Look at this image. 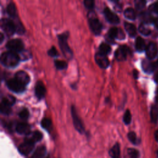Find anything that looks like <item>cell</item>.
Instances as JSON below:
<instances>
[{
    "label": "cell",
    "instance_id": "obj_1",
    "mask_svg": "<svg viewBox=\"0 0 158 158\" xmlns=\"http://www.w3.org/2000/svg\"><path fill=\"white\" fill-rule=\"evenodd\" d=\"M69 36V31H64L60 34L57 35V39L62 54L67 59H71L73 57V52L68 44L67 39Z\"/></svg>",
    "mask_w": 158,
    "mask_h": 158
},
{
    "label": "cell",
    "instance_id": "obj_2",
    "mask_svg": "<svg viewBox=\"0 0 158 158\" xmlns=\"http://www.w3.org/2000/svg\"><path fill=\"white\" fill-rule=\"evenodd\" d=\"M19 56L11 51H6L2 53L1 56V64L7 68L15 67L20 61Z\"/></svg>",
    "mask_w": 158,
    "mask_h": 158
},
{
    "label": "cell",
    "instance_id": "obj_3",
    "mask_svg": "<svg viewBox=\"0 0 158 158\" xmlns=\"http://www.w3.org/2000/svg\"><path fill=\"white\" fill-rule=\"evenodd\" d=\"M88 22L89 28L93 33L96 35H99L102 31V25L93 10L88 13Z\"/></svg>",
    "mask_w": 158,
    "mask_h": 158
},
{
    "label": "cell",
    "instance_id": "obj_4",
    "mask_svg": "<svg viewBox=\"0 0 158 158\" xmlns=\"http://www.w3.org/2000/svg\"><path fill=\"white\" fill-rule=\"evenodd\" d=\"M1 27L4 32L8 36H12L17 31L15 22L9 19H2L1 20Z\"/></svg>",
    "mask_w": 158,
    "mask_h": 158
},
{
    "label": "cell",
    "instance_id": "obj_5",
    "mask_svg": "<svg viewBox=\"0 0 158 158\" xmlns=\"http://www.w3.org/2000/svg\"><path fill=\"white\" fill-rule=\"evenodd\" d=\"M6 48L9 51H11L15 53L21 52L24 48V44L23 41L19 38L12 39L7 41L6 43Z\"/></svg>",
    "mask_w": 158,
    "mask_h": 158
},
{
    "label": "cell",
    "instance_id": "obj_6",
    "mask_svg": "<svg viewBox=\"0 0 158 158\" xmlns=\"http://www.w3.org/2000/svg\"><path fill=\"white\" fill-rule=\"evenodd\" d=\"M6 86L9 90L16 93H20L25 90V86L17 80L15 78H10L7 80Z\"/></svg>",
    "mask_w": 158,
    "mask_h": 158
},
{
    "label": "cell",
    "instance_id": "obj_7",
    "mask_svg": "<svg viewBox=\"0 0 158 158\" xmlns=\"http://www.w3.org/2000/svg\"><path fill=\"white\" fill-rule=\"evenodd\" d=\"M70 110H71V115H72V120H73V123L75 128L80 133H81V134L85 132V128H84V127L83 125L81 119L80 118L78 115L77 114V110L75 109V107L73 105H72L71 106Z\"/></svg>",
    "mask_w": 158,
    "mask_h": 158
},
{
    "label": "cell",
    "instance_id": "obj_8",
    "mask_svg": "<svg viewBox=\"0 0 158 158\" xmlns=\"http://www.w3.org/2000/svg\"><path fill=\"white\" fill-rule=\"evenodd\" d=\"M103 13L106 20L112 24H118L120 22V19L117 15L112 12L109 7H106L104 9Z\"/></svg>",
    "mask_w": 158,
    "mask_h": 158
},
{
    "label": "cell",
    "instance_id": "obj_9",
    "mask_svg": "<svg viewBox=\"0 0 158 158\" xmlns=\"http://www.w3.org/2000/svg\"><path fill=\"white\" fill-rule=\"evenodd\" d=\"M128 52L129 48L127 46H120L115 50L114 52L115 57L118 61H123L127 59Z\"/></svg>",
    "mask_w": 158,
    "mask_h": 158
},
{
    "label": "cell",
    "instance_id": "obj_10",
    "mask_svg": "<svg viewBox=\"0 0 158 158\" xmlns=\"http://www.w3.org/2000/svg\"><path fill=\"white\" fill-rule=\"evenodd\" d=\"M94 59L96 64L101 69H106L109 65V61L106 55L102 54L98 52L96 53Z\"/></svg>",
    "mask_w": 158,
    "mask_h": 158
},
{
    "label": "cell",
    "instance_id": "obj_11",
    "mask_svg": "<svg viewBox=\"0 0 158 158\" xmlns=\"http://www.w3.org/2000/svg\"><path fill=\"white\" fill-rule=\"evenodd\" d=\"M35 144L29 141H24L19 146V151L23 155L27 156L34 149Z\"/></svg>",
    "mask_w": 158,
    "mask_h": 158
},
{
    "label": "cell",
    "instance_id": "obj_12",
    "mask_svg": "<svg viewBox=\"0 0 158 158\" xmlns=\"http://www.w3.org/2000/svg\"><path fill=\"white\" fill-rule=\"evenodd\" d=\"M35 94L39 100L44 97L46 94V88L43 81L39 80L36 83L35 86Z\"/></svg>",
    "mask_w": 158,
    "mask_h": 158
},
{
    "label": "cell",
    "instance_id": "obj_13",
    "mask_svg": "<svg viewBox=\"0 0 158 158\" xmlns=\"http://www.w3.org/2000/svg\"><path fill=\"white\" fill-rule=\"evenodd\" d=\"M15 131L20 135H28L31 133L30 131V126L25 122L18 123L15 125Z\"/></svg>",
    "mask_w": 158,
    "mask_h": 158
},
{
    "label": "cell",
    "instance_id": "obj_14",
    "mask_svg": "<svg viewBox=\"0 0 158 158\" xmlns=\"http://www.w3.org/2000/svg\"><path fill=\"white\" fill-rule=\"evenodd\" d=\"M146 53L147 57L149 59H152L156 57L157 54V47L156 43L151 42L146 46Z\"/></svg>",
    "mask_w": 158,
    "mask_h": 158
},
{
    "label": "cell",
    "instance_id": "obj_15",
    "mask_svg": "<svg viewBox=\"0 0 158 158\" xmlns=\"http://www.w3.org/2000/svg\"><path fill=\"white\" fill-rule=\"evenodd\" d=\"M43 138V134L39 131H35L31 132L30 134L26 136L25 138V141L31 142L32 143H35L41 141Z\"/></svg>",
    "mask_w": 158,
    "mask_h": 158
},
{
    "label": "cell",
    "instance_id": "obj_16",
    "mask_svg": "<svg viewBox=\"0 0 158 158\" xmlns=\"http://www.w3.org/2000/svg\"><path fill=\"white\" fill-rule=\"evenodd\" d=\"M14 78H15L25 86L27 85L30 82V77L27 74V73L23 70L17 72L15 74Z\"/></svg>",
    "mask_w": 158,
    "mask_h": 158
},
{
    "label": "cell",
    "instance_id": "obj_17",
    "mask_svg": "<svg viewBox=\"0 0 158 158\" xmlns=\"http://www.w3.org/2000/svg\"><path fill=\"white\" fill-rule=\"evenodd\" d=\"M11 104L7 100L6 97L2 99L0 104L1 113L4 115H9L11 112Z\"/></svg>",
    "mask_w": 158,
    "mask_h": 158
},
{
    "label": "cell",
    "instance_id": "obj_18",
    "mask_svg": "<svg viewBox=\"0 0 158 158\" xmlns=\"http://www.w3.org/2000/svg\"><path fill=\"white\" fill-rule=\"evenodd\" d=\"M118 28L114 27H111L107 33L106 34V40L107 41L110 42V43H113L115 40V39H117V35H118Z\"/></svg>",
    "mask_w": 158,
    "mask_h": 158
},
{
    "label": "cell",
    "instance_id": "obj_19",
    "mask_svg": "<svg viewBox=\"0 0 158 158\" xmlns=\"http://www.w3.org/2000/svg\"><path fill=\"white\" fill-rule=\"evenodd\" d=\"M109 153L112 158H121L119 144L118 143H115L109 150Z\"/></svg>",
    "mask_w": 158,
    "mask_h": 158
},
{
    "label": "cell",
    "instance_id": "obj_20",
    "mask_svg": "<svg viewBox=\"0 0 158 158\" xmlns=\"http://www.w3.org/2000/svg\"><path fill=\"white\" fill-rule=\"evenodd\" d=\"M141 67L143 71L148 74L151 73L154 69V64L148 60H143L141 63Z\"/></svg>",
    "mask_w": 158,
    "mask_h": 158
},
{
    "label": "cell",
    "instance_id": "obj_21",
    "mask_svg": "<svg viewBox=\"0 0 158 158\" xmlns=\"http://www.w3.org/2000/svg\"><path fill=\"white\" fill-rule=\"evenodd\" d=\"M124 27L127 31V33L128 34V35L131 37H134L136 34V28L135 26L130 23L125 22L124 23Z\"/></svg>",
    "mask_w": 158,
    "mask_h": 158
},
{
    "label": "cell",
    "instance_id": "obj_22",
    "mask_svg": "<svg viewBox=\"0 0 158 158\" xmlns=\"http://www.w3.org/2000/svg\"><path fill=\"white\" fill-rule=\"evenodd\" d=\"M46 154V148L43 146H41L36 149L32 156V158H44Z\"/></svg>",
    "mask_w": 158,
    "mask_h": 158
},
{
    "label": "cell",
    "instance_id": "obj_23",
    "mask_svg": "<svg viewBox=\"0 0 158 158\" xmlns=\"http://www.w3.org/2000/svg\"><path fill=\"white\" fill-rule=\"evenodd\" d=\"M6 11L7 14L12 18L15 19L17 17V9H16V6L15 4L11 2H10L6 8Z\"/></svg>",
    "mask_w": 158,
    "mask_h": 158
},
{
    "label": "cell",
    "instance_id": "obj_24",
    "mask_svg": "<svg viewBox=\"0 0 158 158\" xmlns=\"http://www.w3.org/2000/svg\"><path fill=\"white\" fill-rule=\"evenodd\" d=\"M135 48L138 52H142L146 48L145 42L141 37L138 36L136 38L135 41Z\"/></svg>",
    "mask_w": 158,
    "mask_h": 158
},
{
    "label": "cell",
    "instance_id": "obj_25",
    "mask_svg": "<svg viewBox=\"0 0 158 158\" xmlns=\"http://www.w3.org/2000/svg\"><path fill=\"white\" fill-rule=\"evenodd\" d=\"M99 52L104 54V55H107L108 54H109L111 51V48L110 46L109 45V44L106 43H102L99 47Z\"/></svg>",
    "mask_w": 158,
    "mask_h": 158
},
{
    "label": "cell",
    "instance_id": "obj_26",
    "mask_svg": "<svg viewBox=\"0 0 158 158\" xmlns=\"http://www.w3.org/2000/svg\"><path fill=\"white\" fill-rule=\"evenodd\" d=\"M124 16L128 20H133L135 19V12L131 7H128L124 10Z\"/></svg>",
    "mask_w": 158,
    "mask_h": 158
},
{
    "label": "cell",
    "instance_id": "obj_27",
    "mask_svg": "<svg viewBox=\"0 0 158 158\" xmlns=\"http://www.w3.org/2000/svg\"><path fill=\"white\" fill-rule=\"evenodd\" d=\"M41 127L46 130L49 131L52 128V122L50 118H43L41 121Z\"/></svg>",
    "mask_w": 158,
    "mask_h": 158
},
{
    "label": "cell",
    "instance_id": "obj_28",
    "mask_svg": "<svg viewBox=\"0 0 158 158\" xmlns=\"http://www.w3.org/2000/svg\"><path fill=\"white\" fill-rule=\"evenodd\" d=\"M151 118L154 123H156L158 120V109L154 106H152L151 109Z\"/></svg>",
    "mask_w": 158,
    "mask_h": 158
},
{
    "label": "cell",
    "instance_id": "obj_29",
    "mask_svg": "<svg viewBox=\"0 0 158 158\" xmlns=\"http://www.w3.org/2000/svg\"><path fill=\"white\" fill-rule=\"evenodd\" d=\"M54 65L58 70L65 69L67 67V63L64 60H54Z\"/></svg>",
    "mask_w": 158,
    "mask_h": 158
},
{
    "label": "cell",
    "instance_id": "obj_30",
    "mask_svg": "<svg viewBox=\"0 0 158 158\" xmlns=\"http://www.w3.org/2000/svg\"><path fill=\"white\" fill-rule=\"evenodd\" d=\"M138 30L143 35L147 36L151 33L150 29L148 27H147L145 25H144L143 23L140 24V25L139 26V28H138Z\"/></svg>",
    "mask_w": 158,
    "mask_h": 158
},
{
    "label": "cell",
    "instance_id": "obj_31",
    "mask_svg": "<svg viewBox=\"0 0 158 158\" xmlns=\"http://www.w3.org/2000/svg\"><path fill=\"white\" fill-rule=\"evenodd\" d=\"M127 152L130 158H139V152L136 149L128 148Z\"/></svg>",
    "mask_w": 158,
    "mask_h": 158
},
{
    "label": "cell",
    "instance_id": "obj_32",
    "mask_svg": "<svg viewBox=\"0 0 158 158\" xmlns=\"http://www.w3.org/2000/svg\"><path fill=\"white\" fill-rule=\"evenodd\" d=\"M123 120L124 123H125L126 125H128V124H129V123L131 122V113H130V110L127 109V110H126V111L125 112V114H124L123 117Z\"/></svg>",
    "mask_w": 158,
    "mask_h": 158
},
{
    "label": "cell",
    "instance_id": "obj_33",
    "mask_svg": "<svg viewBox=\"0 0 158 158\" xmlns=\"http://www.w3.org/2000/svg\"><path fill=\"white\" fill-rule=\"evenodd\" d=\"M19 117L23 119V120H27L29 117V112L26 108L22 109L19 112Z\"/></svg>",
    "mask_w": 158,
    "mask_h": 158
},
{
    "label": "cell",
    "instance_id": "obj_34",
    "mask_svg": "<svg viewBox=\"0 0 158 158\" xmlns=\"http://www.w3.org/2000/svg\"><path fill=\"white\" fill-rule=\"evenodd\" d=\"M128 138L133 144H136L138 143V139L136 137V135L133 131H130L128 133Z\"/></svg>",
    "mask_w": 158,
    "mask_h": 158
},
{
    "label": "cell",
    "instance_id": "obj_35",
    "mask_svg": "<svg viewBox=\"0 0 158 158\" xmlns=\"http://www.w3.org/2000/svg\"><path fill=\"white\" fill-rule=\"evenodd\" d=\"M146 2L144 0H136L135 1V7L138 10H141L143 9L146 5Z\"/></svg>",
    "mask_w": 158,
    "mask_h": 158
},
{
    "label": "cell",
    "instance_id": "obj_36",
    "mask_svg": "<svg viewBox=\"0 0 158 158\" xmlns=\"http://www.w3.org/2000/svg\"><path fill=\"white\" fill-rule=\"evenodd\" d=\"M83 4L85 7L89 10H93L94 7V1L93 0H85Z\"/></svg>",
    "mask_w": 158,
    "mask_h": 158
},
{
    "label": "cell",
    "instance_id": "obj_37",
    "mask_svg": "<svg viewBox=\"0 0 158 158\" xmlns=\"http://www.w3.org/2000/svg\"><path fill=\"white\" fill-rule=\"evenodd\" d=\"M48 54L51 57H56L58 56V52L55 46H52L48 51Z\"/></svg>",
    "mask_w": 158,
    "mask_h": 158
},
{
    "label": "cell",
    "instance_id": "obj_38",
    "mask_svg": "<svg viewBox=\"0 0 158 158\" xmlns=\"http://www.w3.org/2000/svg\"><path fill=\"white\" fill-rule=\"evenodd\" d=\"M141 19L142 20L145 22V23H149L151 22L152 20V18H151V16L147 14V13H143L141 14Z\"/></svg>",
    "mask_w": 158,
    "mask_h": 158
},
{
    "label": "cell",
    "instance_id": "obj_39",
    "mask_svg": "<svg viewBox=\"0 0 158 158\" xmlns=\"http://www.w3.org/2000/svg\"><path fill=\"white\" fill-rule=\"evenodd\" d=\"M149 10L151 12L158 14V2L151 4L149 7Z\"/></svg>",
    "mask_w": 158,
    "mask_h": 158
},
{
    "label": "cell",
    "instance_id": "obj_40",
    "mask_svg": "<svg viewBox=\"0 0 158 158\" xmlns=\"http://www.w3.org/2000/svg\"><path fill=\"white\" fill-rule=\"evenodd\" d=\"M125 33H123V31H122V30L121 28H119V29H118V35H117V39L122 40L125 39Z\"/></svg>",
    "mask_w": 158,
    "mask_h": 158
},
{
    "label": "cell",
    "instance_id": "obj_41",
    "mask_svg": "<svg viewBox=\"0 0 158 158\" xmlns=\"http://www.w3.org/2000/svg\"><path fill=\"white\" fill-rule=\"evenodd\" d=\"M6 98L9 101V102L11 104V106H12L15 102V98L14 96H11V95H7L6 97Z\"/></svg>",
    "mask_w": 158,
    "mask_h": 158
},
{
    "label": "cell",
    "instance_id": "obj_42",
    "mask_svg": "<svg viewBox=\"0 0 158 158\" xmlns=\"http://www.w3.org/2000/svg\"><path fill=\"white\" fill-rule=\"evenodd\" d=\"M133 76H134L135 78L137 79L138 77V72L136 70H134L133 72Z\"/></svg>",
    "mask_w": 158,
    "mask_h": 158
},
{
    "label": "cell",
    "instance_id": "obj_43",
    "mask_svg": "<svg viewBox=\"0 0 158 158\" xmlns=\"http://www.w3.org/2000/svg\"><path fill=\"white\" fill-rule=\"evenodd\" d=\"M4 36L3 35L2 33H0V43H2L3 40H4Z\"/></svg>",
    "mask_w": 158,
    "mask_h": 158
},
{
    "label": "cell",
    "instance_id": "obj_44",
    "mask_svg": "<svg viewBox=\"0 0 158 158\" xmlns=\"http://www.w3.org/2000/svg\"><path fill=\"white\" fill-rule=\"evenodd\" d=\"M155 22V25H156V28H157V30H158V17L156 19L155 22Z\"/></svg>",
    "mask_w": 158,
    "mask_h": 158
},
{
    "label": "cell",
    "instance_id": "obj_45",
    "mask_svg": "<svg viewBox=\"0 0 158 158\" xmlns=\"http://www.w3.org/2000/svg\"><path fill=\"white\" fill-rule=\"evenodd\" d=\"M155 138L157 141H158V130L155 133Z\"/></svg>",
    "mask_w": 158,
    "mask_h": 158
},
{
    "label": "cell",
    "instance_id": "obj_46",
    "mask_svg": "<svg viewBox=\"0 0 158 158\" xmlns=\"http://www.w3.org/2000/svg\"><path fill=\"white\" fill-rule=\"evenodd\" d=\"M156 102L158 105V89H157V91H156Z\"/></svg>",
    "mask_w": 158,
    "mask_h": 158
},
{
    "label": "cell",
    "instance_id": "obj_47",
    "mask_svg": "<svg viewBox=\"0 0 158 158\" xmlns=\"http://www.w3.org/2000/svg\"><path fill=\"white\" fill-rule=\"evenodd\" d=\"M157 64H158V60H157Z\"/></svg>",
    "mask_w": 158,
    "mask_h": 158
},
{
    "label": "cell",
    "instance_id": "obj_48",
    "mask_svg": "<svg viewBox=\"0 0 158 158\" xmlns=\"http://www.w3.org/2000/svg\"><path fill=\"white\" fill-rule=\"evenodd\" d=\"M157 154H158V151H157Z\"/></svg>",
    "mask_w": 158,
    "mask_h": 158
}]
</instances>
